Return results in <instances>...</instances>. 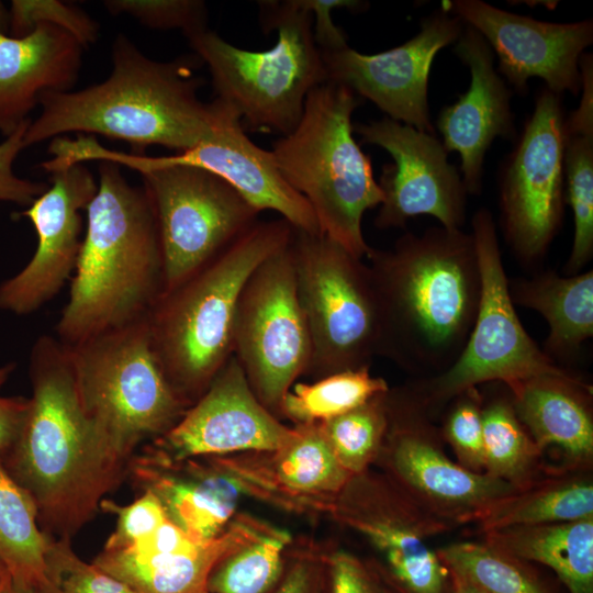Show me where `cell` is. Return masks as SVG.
<instances>
[{
    "instance_id": "obj_46",
    "label": "cell",
    "mask_w": 593,
    "mask_h": 593,
    "mask_svg": "<svg viewBox=\"0 0 593 593\" xmlns=\"http://www.w3.org/2000/svg\"><path fill=\"white\" fill-rule=\"evenodd\" d=\"M15 369L14 362L0 366V391ZM29 399L5 396L0 393V451L4 452L15 440L22 425Z\"/></svg>"
},
{
    "instance_id": "obj_5",
    "label": "cell",
    "mask_w": 593,
    "mask_h": 593,
    "mask_svg": "<svg viewBox=\"0 0 593 593\" xmlns=\"http://www.w3.org/2000/svg\"><path fill=\"white\" fill-rule=\"evenodd\" d=\"M294 228L283 219L257 221L148 313L153 346L178 395L190 406L233 355L242 290L255 269L286 247Z\"/></svg>"
},
{
    "instance_id": "obj_28",
    "label": "cell",
    "mask_w": 593,
    "mask_h": 593,
    "mask_svg": "<svg viewBox=\"0 0 593 593\" xmlns=\"http://www.w3.org/2000/svg\"><path fill=\"white\" fill-rule=\"evenodd\" d=\"M514 305L538 312L548 323L542 350L553 361L571 359L593 336V270L560 276L549 270L508 280Z\"/></svg>"
},
{
    "instance_id": "obj_17",
    "label": "cell",
    "mask_w": 593,
    "mask_h": 593,
    "mask_svg": "<svg viewBox=\"0 0 593 593\" xmlns=\"http://www.w3.org/2000/svg\"><path fill=\"white\" fill-rule=\"evenodd\" d=\"M363 143L387 150L379 178L383 194L374 219L379 230L404 227L419 215L435 217L440 226L461 230L467 213V190L448 152L435 134L418 131L389 118L354 125Z\"/></svg>"
},
{
    "instance_id": "obj_12",
    "label": "cell",
    "mask_w": 593,
    "mask_h": 593,
    "mask_svg": "<svg viewBox=\"0 0 593 593\" xmlns=\"http://www.w3.org/2000/svg\"><path fill=\"white\" fill-rule=\"evenodd\" d=\"M137 172L158 230L161 294L187 280L258 221L259 212L210 171L170 165Z\"/></svg>"
},
{
    "instance_id": "obj_15",
    "label": "cell",
    "mask_w": 593,
    "mask_h": 593,
    "mask_svg": "<svg viewBox=\"0 0 593 593\" xmlns=\"http://www.w3.org/2000/svg\"><path fill=\"white\" fill-rule=\"evenodd\" d=\"M327 514L366 539L400 593H452L449 571L429 539L454 527L421 508L381 471L350 477Z\"/></svg>"
},
{
    "instance_id": "obj_38",
    "label": "cell",
    "mask_w": 593,
    "mask_h": 593,
    "mask_svg": "<svg viewBox=\"0 0 593 593\" xmlns=\"http://www.w3.org/2000/svg\"><path fill=\"white\" fill-rule=\"evenodd\" d=\"M482 402L483 395L478 388L462 391L444 407L439 427L457 462L475 473H484Z\"/></svg>"
},
{
    "instance_id": "obj_26",
    "label": "cell",
    "mask_w": 593,
    "mask_h": 593,
    "mask_svg": "<svg viewBox=\"0 0 593 593\" xmlns=\"http://www.w3.org/2000/svg\"><path fill=\"white\" fill-rule=\"evenodd\" d=\"M517 417L541 452L555 449L561 468L592 470V387L581 377L547 374L507 388Z\"/></svg>"
},
{
    "instance_id": "obj_25",
    "label": "cell",
    "mask_w": 593,
    "mask_h": 593,
    "mask_svg": "<svg viewBox=\"0 0 593 593\" xmlns=\"http://www.w3.org/2000/svg\"><path fill=\"white\" fill-rule=\"evenodd\" d=\"M83 45L68 31L40 23L26 35L0 32V133L8 137L44 92H67L82 66Z\"/></svg>"
},
{
    "instance_id": "obj_20",
    "label": "cell",
    "mask_w": 593,
    "mask_h": 593,
    "mask_svg": "<svg viewBox=\"0 0 593 593\" xmlns=\"http://www.w3.org/2000/svg\"><path fill=\"white\" fill-rule=\"evenodd\" d=\"M445 11L458 16L486 41L497 57V72L518 94L540 78L551 92L581 91L580 58L593 43V22L552 23L496 8L481 0H452Z\"/></svg>"
},
{
    "instance_id": "obj_13",
    "label": "cell",
    "mask_w": 593,
    "mask_h": 593,
    "mask_svg": "<svg viewBox=\"0 0 593 593\" xmlns=\"http://www.w3.org/2000/svg\"><path fill=\"white\" fill-rule=\"evenodd\" d=\"M290 244L250 275L233 327V355L253 392L276 416L296 378L306 374L312 355Z\"/></svg>"
},
{
    "instance_id": "obj_1",
    "label": "cell",
    "mask_w": 593,
    "mask_h": 593,
    "mask_svg": "<svg viewBox=\"0 0 593 593\" xmlns=\"http://www.w3.org/2000/svg\"><path fill=\"white\" fill-rule=\"evenodd\" d=\"M32 395L13 444L2 452L12 478L33 499L42 530L69 538L128 471L86 412L69 353L42 335L29 358Z\"/></svg>"
},
{
    "instance_id": "obj_9",
    "label": "cell",
    "mask_w": 593,
    "mask_h": 593,
    "mask_svg": "<svg viewBox=\"0 0 593 593\" xmlns=\"http://www.w3.org/2000/svg\"><path fill=\"white\" fill-rule=\"evenodd\" d=\"M481 276V295L474 324L456 361L445 371L405 384L435 419L462 391L483 383L506 388L523 380L571 371L549 358L524 328L508 290L496 225L486 209L471 220Z\"/></svg>"
},
{
    "instance_id": "obj_10",
    "label": "cell",
    "mask_w": 593,
    "mask_h": 593,
    "mask_svg": "<svg viewBox=\"0 0 593 593\" xmlns=\"http://www.w3.org/2000/svg\"><path fill=\"white\" fill-rule=\"evenodd\" d=\"M296 289L312 344L315 379L370 368L380 356L381 312L368 265L323 234L293 231Z\"/></svg>"
},
{
    "instance_id": "obj_11",
    "label": "cell",
    "mask_w": 593,
    "mask_h": 593,
    "mask_svg": "<svg viewBox=\"0 0 593 593\" xmlns=\"http://www.w3.org/2000/svg\"><path fill=\"white\" fill-rule=\"evenodd\" d=\"M388 401L389 429L374 465L421 508L456 528L478 523L496 502L517 491L452 461L440 428L405 385L390 389Z\"/></svg>"
},
{
    "instance_id": "obj_23",
    "label": "cell",
    "mask_w": 593,
    "mask_h": 593,
    "mask_svg": "<svg viewBox=\"0 0 593 593\" xmlns=\"http://www.w3.org/2000/svg\"><path fill=\"white\" fill-rule=\"evenodd\" d=\"M470 70L469 89L444 107L436 120L445 149L461 158V177L468 194L482 190L483 165L488 149L497 137L514 139L512 90L494 66V54L486 41L469 25L454 47Z\"/></svg>"
},
{
    "instance_id": "obj_24",
    "label": "cell",
    "mask_w": 593,
    "mask_h": 593,
    "mask_svg": "<svg viewBox=\"0 0 593 593\" xmlns=\"http://www.w3.org/2000/svg\"><path fill=\"white\" fill-rule=\"evenodd\" d=\"M206 458V457H205ZM144 491L152 492L166 516L194 542L220 536L235 517L240 485L209 458L167 461L133 456L128 471Z\"/></svg>"
},
{
    "instance_id": "obj_4",
    "label": "cell",
    "mask_w": 593,
    "mask_h": 593,
    "mask_svg": "<svg viewBox=\"0 0 593 593\" xmlns=\"http://www.w3.org/2000/svg\"><path fill=\"white\" fill-rule=\"evenodd\" d=\"M98 190L86 209V230L56 338L72 347L148 315L163 292L156 219L144 188L118 164L97 161Z\"/></svg>"
},
{
    "instance_id": "obj_16",
    "label": "cell",
    "mask_w": 593,
    "mask_h": 593,
    "mask_svg": "<svg viewBox=\"0 0 593 593\" xmlns=\"http://www.w3.org/2000/svg\"><path fill=\"white\" fill-rule=\"evenodd\" d=\"M222 103L211 135L188 150L153 157L113 150L94 136H79L71 144V158L76 163L109 160L135 171L170 165L201 168L227 182L259 213L275 211L296 231L322 234L309 202L286 181L271 152L250 141L236 110Z\"/></svg>"
},
{
    "instance_id": "obj_39",
    "label": "cell",
    "mask_w": 593,
    "mask_h": 593,
    "mask_svg": "<svg viewBox=\"0 0 593 593\" xmlns=\"http://www.w3.org/2000/svg\"><path fill=\"white\" fill-rule=\"evenodd\" d=\"M46 561L54 593H136L92 562L80 559L69 538L49 536Z\"/></svg>"
},
{
    "instance_id": "obj_8",
    "label": "cell",
    "mask_w": 593,
    "mask_h": 593,
    "mask_svg": "<svg viewBox=\"0 0 593 593\" xmlns=\"http://www.w3.org/2000/svg\"><path fill=\"white\" fill-rule=\"evenodd\" d=\"M67 349L86 412L128 462L141 443L165 434L189 407L160 366L148 315Z\"/></svg>"
},
{
    "instance_id": "obj_41",
    "label": "cell",
    "mask_w": 593,
    "mask_h": 593,
    "mask_svg": "<svg viewBox=\"0 0 593 593\" xmlns=\"http://www.w3.org/2000/svg\"><path fill=\"white\" fill-rule=\"evenodd\" d=\"M111 15H130L154 30H179L186 37L208 29V9L201 0H105Z\"/></svg>"
},
{
    "instance_id": "obj_36",
    "label": "cell",
    "mask_w": 593,
    "mask_h": 593,
    "mask_svg": "<svg viewBox=\"0 0 593 593\" xmlns=\"http://www.w3.org/2000/svg\"><path fill=\"white\" fill-rule=\"evenodd\" d=\"M288 530L265 523L259 533L224 557L211 572V593H267L282 571L283 553L291 545Z\"/></svg>"
},
{
    "instance_id": "obj_35",
    "label": "cell",
    "mask_w": 593,
    "mask_h": 593,
    "mask_svg": "<svg viewBox=\"0 0 593 593\" xmlns=\"http://www.w3.org/2000/svg\"><path fill=\"white\" fill-rule=\"evenodd\" d=\"M449 573L482 593H548L527 564L485 541L454 542L436 550Z\"/></svg>"
},
{
    "instance_id": "obj_7",
    "label": "cell",
    "mask_w": 593,
    "mask_h": 593,
    "mask_svg": "<svg viewBox=\"0 0 593 593\" xmlns=\"http://www.w3.org/2000/svg\"><path fill=\"white\" fill-rule=\"evenodd\" d=\"M264 32L276 31L265 51L237 47L205 29L188 38L209 68L216 98L254 128L286 135L298 124L307 94L327 81L305 0L259 1Z\"/></svg>"
},
{
    "instance_id": "obj_14",
    "label": "cell",
    "mask_w": 593,
    "mask_h": 593,
    "mask_svg": "<svg viewBox=\"0 0 593 593\" xmlns=\"http://www.w3.org/2000/svg\"><path fill=\"white\" fill-rule=\"evenodd\" d=\"M564 119L561 96L542 88L500 172V226L524 265L540 261L561 228Z\"/></svg>"
},
{
    "instance_id": "obj_31",
    "label": "cell",
    "mask_w": 593,
    "mask_h": 593,
    "mask_svg": "<svg viewBox=\"0 0 593 593\" xmlns=\"http://www.w3.org/2000/svg\"><path fill=\"white\" fill-rule=\"evenodd\" d=\"M593 517L591 470L547 468L528 486L496 502L478 522L491 529L572 522Z\"/></svg>"
},
{
    "instance_id": "obj_50",
    "label": "cell",
    "mask_w": 593,
    "mask_h": 593,
    "mask_svg": "<svg viewBox=\"0 0 593 593\" xmlns=\"http://www.w3.org/2000/svg\"><path fill=\"white\" fill-rule=\"evenodd\" d=\"M3 573H4V569H3L2 566L0 564V581H1V579H2Z\"/></svg>"
},
{
    "instance_id": "obj_3",
    "label": "cell",
    "mask_w": 593,
    "mask_h": 593,
    "mask_svg": "<svg viewBox=\"0 0 593 593\" xmlns=\"http://www.w3.org/2000/svg\"><path fill=\"white\" fill-rule=\"evenodd\" d=\"M111 59L112 71L102 82L41 94V113L26 128L24 147L77 133L124 141L132 154L153 145L180 153L211 135L223 103L199 98L204 82L194 75L202 64L195 55L154 60L120 33Z\"/></svg>"
},
{
    "instance_id": "obj_2",
    "label": "cell",
    "mask_w": 593,
    "mask_h": 593,
    "mask_svg": "<svg viewBox=\"0 0 593 593\" xmlns=\"http://www.w3.org/2000/svg\"><path fill=\"white\" fill-rule=\"evenodd\" d=\"M369 270L382 324L380 356L432 377L459 357L479 309L481 276L471 233L443 226L372 248Z\"/></svg>"
},
{
    "instance_id": "obj_48",
    "label": "cell",
    "mask_w": 593,
    "mask_h": 593,
    "mask_svg": "<svg viewBox=\"0 0 593 593\" xmlns=\"http://www.w3.org/2000/svg\"><path fill=\"white\" fill-rule=\"evenodd\" d=\"M0 593H31L20 584H18L10 574L4 570L0 581Z\"/></svg>"
},
{
    "instance_id": "obj_18",
    "label": "cell",
    "mask_w": 593,
    "mask_h": 593,
    "mask_svg": "<svg viewBox=\"0 0 593 593\" xmlns=\"http://www.w3.org/2000/svg\"><path fill=\"white\" fill-rule=\"evenodd\" d=\"M295 429L282 424L253 392L232 355L202 395L144 454L167 461L277 450Z\"/></svg>"
},
{
    "instance_id": "obj_29",
    "label": "cell",
    "mask_w": 593,
    "mask_h": 593,
    "mask_svg": "<svg viewBox=\"0 0 593 593\" xmlns=\"http://www.w3.org/2000/svg\"><path fill=\"white\" fill-rule=\"evenodd\" d=\"M581 99L564 119L566 201L573 213L574 235L564 276L582 272L593 257V58H580Z\"/></svg>"
},
{
    "instance_id": "obj_32",
    "label": "cell",
    "mask_w": 593,
    "mask_h": 593,
    "mask_svg": "<svg viewBox=\"0 0 593 593\" xmlns=\"http://www.w3.org/2000/svg\"><path fill=\"white\" fill-rule=\"evenodd\" d=\"M48 545L33 499L9 473L0 451V564L31 593H54L47 577Z\"/></svg>"
},
{
    "instance_id": "obj_44",
    "label": "cell",
    "mask_w": 593,
    "mask_h": 593,
    "mask_svg": "<svg viewBox=\"0 0 593 593\" xmlns=\"http://www.w3.org/2000/svg\"><path fill=\"white\" fill-rule=\"evenodd\" d=\"M329 593H390L368 563L344 549L326 556Z\"/></svg>"
},
{
    "instance_id": "obj_47",
    "label": "cell",
    "mask_w": 593,
    "mask_h": 593,
    "mask_svg": "<svg viewBox=\"0 0 593 593\" xmlns=\"http://www.w3.org/2000/svg\"><path fill=\"white\" fill-rule=\"evenodd\" d=\"M317 562L311 556L298 558L275 593H314Z\"/></svg>"
},
{
    "instance_id": "obj_45",
    "label": "cell",
    "mask_w": 593,
    "mask_h": 593,
    "mask_svg": "<svg viewBox=\"0 0 593 593\" xmlns=\"http://www.w3.org/2000/svg\"><path fill=\"white\" fill-rule=\"evenodd\" d=\"M305 3L312 14L313 36L321 53L334 52L348 46L344 32L334 24L333 10L346 8L351 11H360L368 4L356 0H305Z\"/></svg>"
},
{
    "instance_id": "obj_40",
    "label": "cell",
    "mask_w": 593,
    "mask_h": 593,
    "mask_svg": "<svg viewBox=\"0 0 593 593\" xmlns=\"http://www.w3.org/2000/svg\"><path fill=\"white\" fill-rule=\"evenodd\" d=\"M48 23L72 34L83 47L98 40V23L80 8L59 0H13L9 8L8 34L21 37L36 24Z\"/></svg>"
},
{
    "instance_id": "obj_37",
    "label": "cell",
    "mask_w": 593,
    "mask_h": 593,
    "mask_svg": "<svg viewBox=\"0 0 593 593\" xmlns=\"http://www.w3.org/2000/svg\"><path fill=\"white\" fill-rule=\"evenodd\" d=\"M389 390L318 423L335 457L351 477L370 469L378 459L389 429Z\"/></svg>"
},
{
    "instance_id": "obj_43",
    "label": "cell",
    "mask_w": 593,
    "mask_h": 593,
    "mask_svg": "<svg viewBox=\"0 0 593 593\" xmlns=\"http://www.w3.org/2000/svg\"><path fill=\"white\" fill-rule=\"evenodd\" d=\"M32 119L25 121L0 143V202L29 206L47 189L45 182L21 178L14 172V163L25 148L23 137Z\"/></svg>"
},
{
    "instance_id": "obj_21",
    "label": "cell",
    "mask_w": 593,
    "mask_h": 593,
    "mask_svg": "<svg viewBox=\"0 0 593 593\" xmlns=\"http://www.w3.org/2000/svg\"><path fill=\"white\" fill-rule=\"evenodd\" d=\"M51 175L47 189L20 212L35 230V251L19 272L0 283V310L14 315L36 312L72 276L83 238L82 212L98 190L83 164Z\"/></svg>"
},
{
    "instance_id": "obj_30",
    "label": "cell",
    "mask_w": 593,
    "mask_h": 593,
    "mask_svg": "<svg viewBox=\"0 0 593 593\" xmlns=\"http://www.w3.org/2000/svg\"><path fill=\"white\" fill-rule=\"evenodd\" d=\"M483 539L523 561L549 567L569 593H593V517L491 529Z\"/></svg>"
},
{
    "instance_id": "obj_51",
    "label": "cell",
    "mask_w": 593,
    "mask_h": 593,
    "mask_svg": "<svg viewBox=\"0 0 593 593\" xmlns=\"http://www.w3.org/2000/svg\"><path fill=\"white\" fill-rule=\"evenodd\" d=\"M197 593H211V592H209V591L205 589V590H202V591L197 592Z\"/></svg>"
},
{
    "instance_id": "obj_49",
    "label": "cell",
    "mask_w": 593,
    "mask_h": 593,
    "mask_svg": "<svg viewBox=\"0 0 593 593\" xmlns=\"http://www.w3.org/2000/svg\"><path fill=\"white\" fill-rule=\"evenodd\" d=\"M449 575H450V581H451L452 593H482L465 579L452 573H449Z\"/></svg>"
},
{
    "instance_id": "obj_27",
    "label": "cell",
    "mask_w": 593,
    "mask_h": 593,
    "mask_svg": "<svg viewBox=\"0 0 593 593\" xmlns=\"http://www.w3.org/2000/svg\"><path fill=\"white\" fill-rule=\"evenodd\" d=\"M265 523L237 515L216 538L175 553L136 556L102 550L92 562L136 593H197L227 555L254 538Z\"/></svg>"
},
{
    "instance_id": "obj_22",
    "label": "cell",
    "mask_w": 593,
    "mask_h": 593,
    "mask_svg": "<svg viewBox=\"0 0 593 593\" xmlns=\"http://www.w3.org/2000/svg\"><path fill=\"white\" fill-rule=\"evenodd\" d=\"M293 437L277 450L210 457L230 474L244 494L287 511L326 513L350 479L318 423L294 425Z\"/></svg>"
},
{
    "instance_id": "obj_33",
    "label": "cell",
    "mask_w": 593,
    "mask_h": 593,
    "mask_svg": "<svg viewBox=\"0 0 593 593\" xmlns=\"http://www.w3.org/2000/svg\"><path fill=\"white\" fill-rule=\"evenodd\" d=\"M482 424L485 474L522 490L545 473L544 454L517 417L510 392L483 398Z\"/></svg>"
},
{
    "instance_id": "obj_6",
    "label": "cell",
    "mask_w": 593,
    "mask_h": 593,
    "mask_svg": "<svg viewBox=\"0 0 593 593\" xmlns=\"http://www.w3.org/2000/svg\"><path fill=\"white\" fill-rule=\"evenodd\" d=\"M361 101L344 85H318L295 127L270 150L286 181L309 202L321 233L359 259L372 250L362 217L383 200L371 159L354 137L351 118Z\"/></svg>"
},
{
    "instance_id": "obj_19",
    "label": "cell",
    "mask_w": 593,
    "mask_h": 593,
    "mask_svg": "<svg viewBox=\"0 0 593 593\" xmlns=\"http://www.w3.org/2000/svg\"><path fill=\"white\" fill-rule=\"evenodd\" d=\"M463 27L458 16L441 9L422 20L415 36L391 49L362 54L347 46L324 52L327 80L368 99L387 118L435 134L428 107L432 64L440 49L456 43Z\"/></svg>"
},
{
    "instance_id": "obj_42",
    "label": "cell",
    "mask_w": 593,
    "mask_h": 593,
    "mask_svg": "<svg viewBox=\"0 0 593 593\" xmlns=\"http://www.w3.org/2000/svg\"><path fill=\"white\" fill-rule=\"evenodd\" d=\"M100 508L116 515L115 530L109 536L103 550L124 549L150 536L166 519L159 500L149 491L128 505L103 500Z\"/></svg>"
},
{
    "instance_id": "obj_34",
    "label": "cell",
    "mask_w": 593,
    "mask_h": 593,
    "mask_svg": "<svg viewBox=\"0 0 593 593\" xmlns=\"http://www.w3.org/2000/svg\"><path fill=\"white\" fill-rule=\"evenodd\" d=\"M389 389L383 378L370 373V368L345 370L315 379L312 383H294L283 396L279 414L294 425L322 423Z\"/></svg>"
}]
</instances>
